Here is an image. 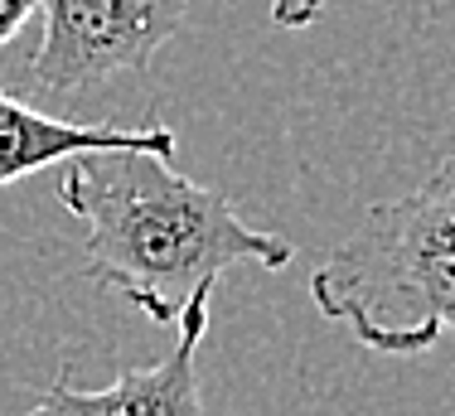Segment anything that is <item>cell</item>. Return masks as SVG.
Here are the masks:
<instances>
[{"mask_svg": "<svg viewBox=\"0 0 455 416\" xmlns=\"http://www.w3.org/2000/svg\"><path fill=\"white\" fill-rule=\"evenodd\" d=\"M59 199L88 228V276L150 315L175 324L199 291H213L237 261L281 271L291 243L243 223L219 189L170 170L156 150L73 156Z\"/></svg>", "mask_w": 455, "mask_h": 416, "instance_id": "cell-1", "label": "cell"}, {"mask_svg": "<svg viewBox=\"0 0 455 416\" xmlns=\"http://www.w3.org/2000/svg\"><path fill=\"white\" fill-rule=\"evenodd\" d=\"M310 300L368 354H421L455 334V156L368 208L315 267Z\"/></svg>", "mask_w": 455, "mask_h": 416, "instance_id": "cell-2", "label": "cell"}, {"mask_svg": "<svg viewBox=\"0 0 455 416\" xmlns=\"http://www.w3.org/2000/svg\"><path fill=\"white\" fill-rule=\"evenodd\" d=\"M44 44L29 59V87L49 102L146 73L180 35L189 0H39Z\"/></svg>", "mask_w": 455, "mask_h": 416, "instance_id": "cell-3", "label": "cell"}, {"mask_svg": "<svg viewBox=\"0 0 455 416\" xmlns=\"http://www.w3.org/2000/svg\"><path fill=\"white\" fill-rule=\"evenodd\" d=\"M209 300L213 291H199L180 310V339L160 364L132 368L102 392H83L59 378L29 407V416H209L199 388V344L209 334Z\"/></svg>", "mask_w": 455, "mask_h": 416, "instance_id": "cell-4", "label": "cell"}, {"mask_svg": "<svg viewBox=\"0 0 455 416\" xmlns=\"http://www.w3.org/2000/svg\"><path fill=\"white\" fill-rule=\"evenodd\" d=\"M92 150H156L175 156V131L165 126H73L59 116H44L35 107L15 102L0 87V189L35 170H49L59 160L92 156Z\"/></svg>", "mask_w": 455, "mask_h": 416, "instance_id": "cell-5", "label": "cell"}, {"mask_svg": "<svg viewBox=\"0 0 455 416\" xmlns=\"http://www.w3.org/2000/svg\"><path fill=\"white\" fill-rule=\"evenodd\" d=\"M330 0H272V25L276 29H306L320 20V10Z\"/></svg>", "mask_w": 455, "mask_h": 416, "instance_id": "cell-6", "label": "cell"}, {"mask_svg": "<svg viewBox=\"0 0 455 416\" xmlns=\"http://www.w3.org/2000/svg\"><path fill=\"white\" fill-rule=\"evenodd\" d=\"M35 5L39 0H0V44H10L25 29V20L35 15Z\"/></svg>", "mask_w": 455, "mask_h": 416, "instance_id": "cell-7", "label": "cell"}]
</instances>
